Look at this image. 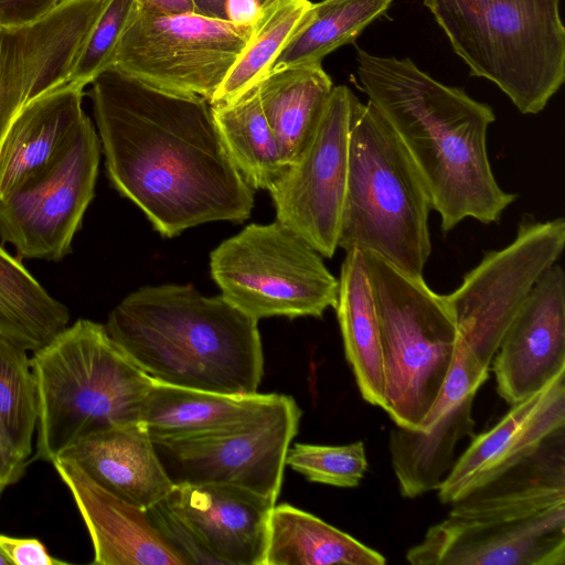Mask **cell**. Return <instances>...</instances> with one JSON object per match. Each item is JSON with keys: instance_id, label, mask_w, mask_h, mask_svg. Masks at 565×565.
I'll use <instances>...</instances> for the list:
<instances>
[{"instance_id": "cell-1", "label": "cell", "mask_w": 565, "mask_h": 565, "mask_svg": "<svg viewBox=\"0 0 565 565\" xmlns=\"http://www.w3.org/2000/svg\"><path fill=\"white\" fill-rule=\"evenodd\" d=\"M88 95L110 184L162 236L249 217L254 190L230 159L207 99L153 88L114 67Z\"/></svg>"}, {"instance_id": "cell-2", "label": "cell", "mask_w": 565, "mask_h": 565, "mask_svg": "<svg viewBox=\"0 0 565 565\" xmlns=\"http://www.w3.org/2000/svg\"><path fill=\"white\" fill-rule=\"evenodd\" d=\"M356 62L361 88L402 141L443 231L468 217L497 223L516 195L498 184L490 166L487 134L493 109L430 77L409 58L359 49Z\"/></svg>"}, {"instance_id": "cell-3", "label": "cell", "mask_w": 565, "mask_h": 565, "mask_svg": "<svg viewBox=\"0 0 565 565\" xmlns=\"http://www.w3.org/2000/svg\"><path fill=\"white\" fill-rule=\"evenodd\" d=\"M156 382L230 395L258 393L264 353L258 321L222 295L192 285L145 286L125 297L105 324Z\"/></svg>"}, {"instance_id": "cell-4", "label": "cell", "mask_w": 565, "mask_h": 565, "mask_svg": "<svg viewBox=\"0 0 565 565\" xmlns=\"http://www.w3.org/2000/svg\"><path fill=\"white\" fill-rule=\"evenodd\" d=\"M30 360L39 406L35 459L53 462L93 433L142 422L153 380L105 324L77 319Z\"/></svg>"}, {"instance_id": "cell-5", "label": "cell", "mask_w": 565, "mask_h": 565, "mask_svg": "<svg viewBox=\"0 0 565 565\" xmlns=\"http://www.w3.org/2000/svg\"><path fill=\"white\" fill-rule=\"evenodd\" d=\"M348 162L339 247L374 253L423 277L431 252L428 193L393 128L356 96Z\"/></svg>"}, {"instance_id": "cell-6", "label": "cell", "mask_w": 565, "mask_h": 565, "mask_svg": "<svg viewBox=\"0 0 565 565\" xmlns=\"http://www.w3.org/2000/svg\"><path fill=\"white\" fill-rule=\"evenodd\" d=\"M471 76L539 114L565 79L559 0H424Z\"/></svg>"}, {"instance_id": "cell-7", "label": "cell", "mask_w": 565, "mask_h": 565, "mask_svg": "<svg viewBox=\"0 0 565 565\" xmlns=\"http://www.w3.org/2000/svg\"><path fill=\"white\" fill-rule=\"evenodd\" d=\"M380 326L384 411L418 429L450 371L458 329L444 295L374 253H363Z\"/></svg>"}, {"instance_id": "cell-8", "label": "cell", "mask_w": 565, "mask_h": 565, "mask_svg": "<svg viewBox=\"0 0 565 565\" xmlns=\"http://www.w3.org/2000/svg\"><path fill=\"white\" fill-rule=\"evenodd\" d=\"M222 297L255 320L321 318L334 308L338 279L321 255L278 221L249 224L210 255Z\"/></svg>"}, {"instance_id": "cell-9", "label": "cell", "mask_w": 565, "mask_h": 565, "mask_svg": "<svg viewBox=\"0 0 565 565\" xmlns=\"http://www.w3.org/2000/svg\"><path fill=\"white\" fill-rule=\"evenodd\" d=\"M253 29L194 12L167 14L139 7L113 67L153 88L210 103Z\"/></svg>"}, {"instance_id": "cell-10", "label": "cell", "mask_w": 565, "mask_h": 565, "mask_svg": "<svg viewBox=\"0 0 565 565\" xmlns=\"http://www.w3.org/2000/svg\"><path fill=\"white\" fill-rule=\"evenodd\" d=\"M100 154L86 115L54 161L0 199V238L20 259L60 262L72 252L95 195Z\"/></svg>"}, {"instance_id": "cell-11", "label": "cell", "mask_w": 565, "mask_h": 565, "mask_svg": "<svg viewBox=\"0 0 565 565\" xmlns=\"http://www.w3.org/2000/svg\"><path fill=\"white\" fill-rule=\"evenodd\" d=\"M564 245L563 217L524 218L509 245L487 252L460 286L444 295L458 338L480 364L490 369L521 305L540 276L556 263Z\"/></svg>"}, {"instance_id": "cell-12", "label": "cell", "mask_w": 565, "mask_h": 565, "mask_svg": "<svg viewBox=\"0 0 565 565\" xmlns=\"http://www.w3.org/2000/svg\"><path fill=\"white\" fill-rule=\"evenodd\" d=\"M354 96L333 86L312 137L268 190L276 221L327 258L339 247Z\"/></svg>"}, {"instance_id": "cell-13", "label": "cell", "mask_w": 565, "mask_h": 565, "mask_svg": "<svg viewBox=\"0 0 565 565\" xmlns=\"http://www.w3.org/2000/svg\"><path fill=\"white\" fill-rule=\"evenodd\" d=\"M301 409L288 395L268 413L237 428L154 444L173 482L228 483L274 502Z\"/></svg>"}, {"instance_id": "cell-14", "label": "cell", "mask_w": 565, "mask_h": 565, "mask_svg": "<svg viewBox=\"0 0 565 565\" xmlns=\"http://www.w3.org/2000/svg\"><path fill=\"white\" fill-rule=\"evenodd\" d=\"M108 1L62 0L32 23L0 24V146L25 104L66 84Z\"/></svg>"}, {"instance_id": "cell-15", "label": "cell", "mask_w": 565, "mask_h": 565, "mask_svg": "<svg viewBox=\"0 0 565 565\" xmlns=\"http://www.w3.org/2000/svg\"><path fill=\"white\" fill-rule=\"evenodd\" d=\"M489 371L458 338L448 376L419 428L395 425L391 429L388 451L403 498L437 490L446 479L456 461L457 445L475 436L472 404Z\"/></svg>"}, {"instance_id": "cell-16", "label": "cell", "mask_w": 565, "mask_h": 565, "mask_svg": "<svg viewBox=\"0 0 565 565\" xmlns=\"http://www.w3.org/2000/svg\"><path fill=\"white\" fill-rule=\"evenodd\" d=\"M405 558L414 565H564L565 504L522 518L448 515Z\"/></svg>"}, {"instance_id": "cell-17", "label": "cell", "mask_w": 565, "mask_h": 565, "mask_svg": "<svg viewBox=\"0 0 565 565\" xmlns=\"http://www.w3.org/2000/svg\"><path fill=\"white\" fill-rule=\"evenodd\" d=\"M498 394L515 404L565 371V274L557 263L537 279L491 362Z\"/></svg>"}, {"instance_id": "cell-18", "label": "cell", "mask_w": 565, "mask_h": 565, "mask_svg": "<svg viewBox=\"0 0 565 565\" xmlns=\"http://www.w3.org/2000/svg\"><path fill=\"white\" fill-rule=\"evenodd\" d=\"M163 500L218 564L264 565L273 500L213 482H175Z\"/></svg>"}, {"instance_id": "cell-19", "label": "cell", "mask_w": 565, "mask_h": 565, "mask_svg": "<svg viewBox=\"0 0 565 565\" xmlns=\"http://www.w3.org/2000/svg\"><path fill=\"white\" fill-rule=\"evenodd\" d=\"M561 427H565V371L542 390L512 404L490 429L475 434L437 489L439 501L451 505L472 488L529 454Z\"/></svg>"}, {"instance_id": "cell-20", "label": "cell", "mask_w": 565, "mask_h": 565, "mask_svg": "<svg viewBox=\"0 0 565 565\" xmlns=\"http://www.w3.org/2000/svg\"><path fill=\"white\" fill-rule=\"evenodd\" d=\"M52 463L89 533L93 564L188 565L157 531L146 510L105 490L71 460L56 458Z\"/></svg>"}, {"instance_id": "cell-21", "label": "cell", "mask_w": 565, "mask_h": 565, "mask_svg": "<svg viewBox=\"0 0 565 565\" xmlns=\"http://www.w3.org/2000/svg\"><path fill=\"white\" fill-rule=\"evenodd\" d=\"M57 458L73 461L102 488L143 510L174 486L143 422L93 433Z\"/></svg>"}, {"instance_id": "cell-22", "label": "cell", "mask_w": 565, "mask_h": 565, "mask_svg": "<svg viewBox=\"0 0 565 565\" xmlns=\"http://www.w3.org/2000/svg\"><path fill=\"white\" fill-rule=\"evenodd\" d=\"M565 504V427L454 502L448 515L510 519Z\"/></svg>"}, {"instance_id": "cell-23", "label": "cell", "mask_w": 565, "mask_h": 565, "mask_svg": "<svg viewBox=\"0 0 565 565\" xmlns=\"http://www.w3.org/2000/svg\"><path fill=\"white\" fill-rule=\"evenodd\" d=\"M83 89L65 84L20 109L0 146V199L62 152L86 116Z\"/></svg>"}, {"instance_id": "cell-24", "label": "cell", "mask_w": 565, "mask_h": 565, "mask_svg": "<svg viewBox=\"0 0 565 565\" xmlns=\"http://www.w3.org/2000/svg\"><path fill=\"white\" fill-rule=\"evenodd\" d=\"M282 394L230 395L153 381L142 422L154 444L237 428L271 411Z\"/></svg>"}, {"instance_id": "cell-25", "label": "cell", "mask_w": 565, "mask_h": 565, "mask_svg": "<svg viewBox=\"0 0 565 565\" xmlns=\"http://www.w3.org/2000/svg\"><path fill=\"white\" fill-rule=\"evenodd\" d=\"M334 307L345 359L364 401L384 408V369L379 319L363 253L345 252Z\"/></svg>"}, {"instance_id": "cell-26", "label": "cell", "mask_w": 565, "mask_h": 565, "mask_svg": "<svg viewBox=\"0 0 565 565\" xmlns=\"http://www.w3.org/2000/svg\"><path fill=\"white\" fill-rule=\"evenodd\" d=\"M264 115L287 166L312 137L333 84L321 64L269 71L257 84Z\"/></svg>"}, {"instance_id": "cell-27", "label": "cell", "mask_w": 565, "mask_h": 565, "mask_svg": "<svg viewBox=\"0 0 565 565\" xmlns=\"http://www.w3.org/2000/svg\"><path fill=\"white\" fill-rule=\"evenodd\" d=\"M386 558L348 533L288 503L273 507L264 565H384Z\"/></svg>"}, {"instance_id": "cell-28", "label": "cell", "mask_w": 565, "mask_h": 565, "mask_svg": "<svg viewBox=\"0 0 565 565\" xmlns=\"http://www.w3.org/2000/svg\"><path fill=\"white\" fill-rule=\"evenodd\" d=\"M70 323V310L0 244V335L36 351Z\"/></svg>"}, {"instance_id": "cell-29", "label": "cell", "mask_w": 565, "mask_h": 565, "mask_svg": "<svg viewBox=\"0 0 565 565\" xmlns=\"http://www.w3.org/2000/svg\"><path fill=\"white\" fill-rule=\"evenodd\" d=\"M224 148L253 190H269L288 167L264 115L257 87L227 104L211 105Z\"/></svg>"}, {"instance_id": "cell-30", "label": "cell", "mask_w": 565, "mask_h": 565, "mask_svg": "<svg viewBox=\"0 0 565 565\" xmlns=\"http://www.w3.org/2000/svg\"><path fill=\"white\" fill-rule=\"evenodd\" d=\"M393 0H322L313 3L301 28L275 60L271 70L321 64L324 56L352 43ZM270 70V71H271Z\"/></svg>"}, {"instance_id": "cell-31", "label": "cell", "mask_w": 565, "mask_h": 565, "mask_svg": "<svg viewBox=\"0 0 565 565\" xmlns=\"http://www.w3.org/2000/svg\"><path fill=\"white\" fill-rule=\"evenodd\" d=\"M312 4L309 0H269L262 6L247 44L210 104H227L255 86L305 23Z\"/></svg>"}, {"instance_id": "cell-32", "label": "cell", "mask_w": 565, "mask_h": 565, "mask_svg": "<svg viewBox=\"0 0 565 565\" xmlns=\"http://www.w3.org/2000/svg\"><path fill=\"white\" fill-rule=\"evenodd\" d=\"M26 352L0 335V438L25 462L33 451L39 416L36 383Z\"/></svg>"}, {"instance_id": "cell-33", "label": "cell", "mask_w": 565, "mask_h": 565, "mask_svg": "<svg viewBox=\"0 0 565 565\" xmlns=\"http://www.w3.org/2000/svg\"><path fill=\"white\" fill-rule=\"evenodd\" d=\"M286 466L311 482L354 488L367 470V460L361 440L342 446L297 443L288 449Z\"/></svg>"}, {"instance_id": "cell-34", "label": "cell", "mask_w": 565, "mask_h": 565, "mask_svg": "<svg viewBox=\"0 0 565 565\" xmlns=\"http://www.w3.org/2000/svg\"><path fill=\"white\" fill-rule=\"evenodd\" d=\"M139 7V0L107 2L74 63L66 84L84 88L114 66L119 42Z\"/></svg>"}, {"instance_id": "cell-35", "label": "cell", "mask_w": 565, "mask_h": 565, "mask_svg": "<svg viewBox=\"0 0 565 565\" xmlns=\"http://www.w3.org/2000/svg\"><path fill=\"white\" fill-rule=\"evenodd\" d=\"M146 512L157 531L188 565H220L195 534L171 511L164 500L148 508Z\"/></svg>"}, {"instance_id": "cell-36", "label": "cell", "mask_w": 565, "mask_h": 565, "mask_svg": "<svg viewBox=\"0 0 565 565\" xmlns=\"http://www.w3.org/2000/svg\"><path fill=\"white\" fill-rule=\"evenodd\" d=\"M0 550L11 565H61L63 561L53 558L45 546L36 539L13 537L0 534Z\"/></svg>"}, {"instance_id": "cell-37", "label": "cell", "mask_w": 565, "mask_h": 565, "mask_svg": "<svg viewBox=\"0 0 565 565\" xmlns=\"http://www.w3.org/2000/svg\"><path fill=\"white\" fill-rule=\"evenodd\" d=\"M62 0H0V24L21 26L51 12Z\"/></svg>"}, {"instance_id": "cell-38", "label": "cell", "mask_w": 565, "mask_h": 565, "mask_svg": "<svg viewBox=\"0 0 565 565\" xmlns=\"http://www.w3.org/2000/svg\"><path fill=\"white\" fill-rule=\"evenodd\" d=\"M225 20L237 25H254L260 13L259 0H225Z\"/></svg>"}, {"instance_id": "cell-39", "label": "cell", "mask_w": 565, "mask_h": 565, "mask_svg": "<svg viewBox=\"0 0 565 565\" xmlns=\"http://www.w3.org/2000/svg\"><path fill=\"white\" fill-rule=\"evenodd\" d=\"M24 468L25 461L13 456L0 438V494L22 477Z\"/></svg>"}, {"instance_id": "cell-40", "label": "cell", "mask_w": 565, "mask_h": 565, "mask_svg": "<svg viewBox=\"0 0 565 565\" xmlns=\"http://www.w3.org/2000/svg\"><path fill=\"white\" fill-rule=\"evenodd\" d=\"M140 8L156 13L193 12L191 0H139Z\"/></svg>"}, {"instance_id": "cell-41", "label": "cell", "mask_w": 565, "mask_h": 565, "mask_svg": "<svg viewBox=\"0 0 565 565\" xmlns=\"http://www.w3.org/2000/svg\"><path fill=\"white\" fill-rule=\"evenodd\" d=\"M193 12L214 19L225 20V0H191Z\"/></svg>"}, {"instance_id": "cell-42", "label": "cell", "mask_w": 565, "mask_h": 565, "mask_svg": "<svg viewBox=\"0 0 565 565\" xmlns=\"http://www.w3.org/2000/svg\"><path fill=\"white\" fill-rule=\"evenodd\" d=\"M0 565H11L10 561L7 558V556L2 553L0 550Z\"/></svg>"}, {"instance_id": "cell-43", "label": "cell", "mask_w": 565, "mask_h": 565, "mask_svg": "<svg viewBox=\"0 0 565 565\" xmlns=\"http://www.w3.org/2000/svg\"><path fill=\"white\" fill-rule=\"evenodd\" d=\"M260 1V4L264 6L265 3H267L269 0H259Z\"/></svg>"}]
</instances>
